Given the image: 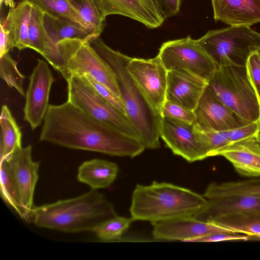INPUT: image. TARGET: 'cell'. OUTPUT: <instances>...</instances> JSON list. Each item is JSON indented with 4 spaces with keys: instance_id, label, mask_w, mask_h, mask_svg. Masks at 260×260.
Instances as JSON below:
<instances>
[{
    "instance_id": "f6af8a7d",
    "label": "cell",
    "mask_w": 260,
    "mask_h": 260,
    "mask_svg": "<svg viewBox=\"0 0 260 260\" xmlns=\"http://www.w3.org/2000/svg\"><path fill=\"white\" fill-rule=\"evenodd\" d=\"M25 1V0H19V1Z\"/></svg>"
},
{
    "instance_id": "7bdbcfd3",
    "label": "cell",
    "mask_w": 260,
    "mask_h": 260,
    "mask_svg": "<svg viewBox=\"0 0 260 260\" xmlns=\"http://www.w3.org/2000/svg\"><path fill=\"white\" fill-rule=\"evenodd\" d=\"M249 240H260V234L253 236H249Z\"/></svg>"
},
{
    "instance_id": "ffe728a7",
    "label": "cell",
    "mask_w": 260,
    "mask_h": 260,
    "mask_svg": "<svg viewBox=\"0 0 260 260\" xmlns=\"http://www.w3.org/2000/svg\"><path fill=\"white\" fill-rule=\"evenodd\" d=\"M260 210V194H241L207 199L205 206L193 216L209 222L229 213Z\"/></svg>"
},
{
    "instance_id": "7a4b0ae2",
    "label": "cell",
    "mask_w": 260,
    "mask_h": 260,
    "mask_svg": "<svg viewBox=\"0 0 260 260\" xmlns=\"http://www.w3.org/2000/svg\"><path fill=\"white\" fill-rule=\"evenodd\" d=\"M117 215L104 194L91 190L79 196L34 207L30 222L36 226L64 232H93L105 220Z\"/></svg>"
},
{
    "instance_id": "74e56055",
    "label": "cell",
    "mask_w": 260,
    "mask_h": 260,
    "mask_svg": "<svg viewBox=\"0 0 260 260\" xmlns=\"http://www.w3.org/2000/svg\"><path fill=\"white\" fill-rule=\"evenodd\" d=\"M257 132V122H252L246 125L227 131L228 139L230 143L255 137Z\"/></svg>"
},
{
    "instance_id": "2e32d148",
    "label": "cell",
    "mask_w": 260,
    "mask_h": 260,
    "mask_svg": "<svg viewBox=\"0 0 260 260\" xmlns=\"http://www.w3.org/2000/svg\"><path fill=\"white\" fill-rule=\"evenodd\" d=\"M152 236L157 240L190 242L193 239L216 232H233L211 222L193 216H185L152 223Z\"/></svg>"
},
{
    "instance_id": "ab89813d",
    "label": "cell",
    "mask_w": 260,
    "mask_h": 260,
    "mask_svg": "<svg viewBox=\"0 0 260 260\" xmlns=\"http://www.w3.org/2000/svg\"><path fill=\"white\" fill-rule=\"evenodd\" d=\"M13 49L10 39L3 22L0 23V57Z\"/></svg>"
},
{
    "instance_id": "d6986e66",
    "label": "cell",
    "mask_w": 260,
    "mask_h": 260,
    "mask_svg": "<svg viewBox=\"0 0 260 260\" xmlns=\"http://www.w3.org/2000/svg\"><path fill=\"white\" fill-rule=\"evenodd\" d=\"M213 18L229 26L260 23V0H211Z\"/></svg>"
},
{
    "instance_id": "3957f363",
    "label": "cell",
    "mask_w": 260,
    "mask_h": 260,
    "mask_svg": "<svg viewBox=\"0 0 260 260\" xmlns=\"http://www.w3.org/2000/svg\"><path fill=\"white\" fill-rule=\"evenodd\" d=\"M89 42L114 72L127 116L145 149L159 148L162 117L153 110L127 72L126 66L131 57L110 47L100 37Z\"/></svg>"
},
{
    "instance_id": "e0dca14e",
    "label": "cell",
    "mask_w": 260,
    "mask_h": 260,
    "mask_svg": "<svg viewBox=\"0 0 260 260\" xmlns=\"http://www.w3.org/2000/svg\"><path fill=\"white\" fill-rule=\"evenodd\" d=\"M215 156H222L241 176L260 177V142L252 137L231 143L219 150Z\"/></svg>"
},
{
    "instance_id": "d590c367",
    "label": "cell",
    "mask_w": 260,
    "mask_h": 260,
    "mask_svg": "<svg viewBox=\"0 0 260 260\" xmlns=\"http://www.w3.org/2000/svg\"><path fill=\"white\" fill-rule=\"evenodd\" d=\"M246 67L260 104V55L257 51L252 53L249 56Z\"/></svg>"
},
{
    "instance_id": "44dd1931",
    "label": "cell",
    "mask_w": 260,
    "mask_h": 260,
    "mask_svg": "<svg viewBox=\"0 0 260 260\" xmlns=\"http://www.w3.org/2000/svg\"><path fill=\"white\" fill-rule=\"evenodd\" d=\"M44 18L45 14L33 5L28 31L29 49L41 54L59 72L62 66L60 53L47 30Z\"/></svg>"
},
{
    "instance_id": "9a60e30c",
    "label": "cell",
    "mask_w": 260,
    "mask_h": 260,
    "mask_svg": "<svg viewBox=\"0 0 260 260\" xmlns=\"http://www.w3.org/2000/svg\"><path fill=\"white\" fill-rule=\"evenodd\" d=\"M102 16L120 15L141 23L148 28L160 26L165 19L153 0H93Z\"/></svg>"
},
{
    "instance_id": "4316f807",
    "label": "cell",
    "mask_w": 260,
    "mask_h": 260,
    "mask_svg": "<svg viewBox=\"0 0 260 260\" xmlns=\"http://www.w3.org/2000/svg\"><path fill=\"white\" fill-rule=\"evenodd\" d=\"M241 194H260V177L238 181L212 182L203 196L206 199Z\"/></svg>"
},
{
    "instance_id": "4fadbf2b",
    "label": "cell",
    "mask_w": 260,
    "mask_h": 260,
    "mask_svg": "<svg viewBox=\"0 0 260 260\" xmlns=\"http://www.w3.org/2000/svg\"><path fill=\"white\" fill-rule=\"evenodd\" d=\"M9 171L18 192L21 206L28 222L34 208V196L39 179L40 162L32 156V147L29 145L16 152L6 160Z\"/></svg>"
},
{
    "instance_id": "5b68a950",
    "label": "cell",
    "mask_w": 260,
    "mask_h": 260,
    "mask_svg": "<svg viewBox=\"0 0 260 260\" xmlns=\"http://www.w3.org/2000/svg\"><path fill=\"white\" fill-rule=\"evenodd\" d=\"M208 88L223 104L243 119L257 122L260 104L246 66L219 67L208 82Z\"/></svg>"
},
{
    "instance_id": "d4e9b609",
    "label": "cell",
    "mask_w": 260,
    "mask_h": 260,
    "mask_svg": "<svg viewBox=\"0 0 260 260\" xmlns=\"http://www.w3.org/2000/svg\"><path fill=\"white\" fill-rule=\"evenodd\" d=\"M209 222L247 236L260 234V210L229 213Z\"/></svg>"
},
{
    "instance_id": "7402d4cb",
    "label": "cell",
    "mask_w": 260,
    "mask_h": 260,
    "mask_svg": "<svg viewBox=\"0 0 260 260\" xmlns=\"http://www.w3.org/2000/svg\"><path fill=\"white\" fill-rule=\"evenodd\" d=\"M32 8L33 5L29 0L20 1L10 9L5 19H1L13 49L16 48L21 51L29 48L28 31Z\"/></svg>"
},
{
    "instance_id": "277c9868",
    "label": "cell",
    "mask_w": 260,
    "mask_h": 260,
    "mask_svg": "<svg viewBox=\"0 0 260 260\" xmlns=\"http://www.w3.org/2000/svg\"><path fill=\"white\" fill-rule=\"evenodd\" d=\"M207 199L188 188L165 182L137 184L129 208L134 220L152 223L194 216L206 205Z\"/></svg>"
},
{
    "instance_id": "83f0119b",
    "label": "cell",
    "mask_w": 260,
    "mask_h": 260,
    "mask_svg": "<svg viewBox=\"0 0 260 260\" xmlns=\"http://www.w3.org/2000/svg\"><path fill=\"white\" fill-rule=\"evenodd\" d=\"M78 13L87 29L95 38L100 37L105 19L102 16L93 0H67Z\"/></svg>"
},
{
    "instance_id": "8fae6325",
    "label": "cell",
    "mask_w": 260,
    "mask_h": 260,
    "mask_svg": "<svg viewBox=\"0 0 260 260\" xmlns=\"http://www.w3.org/2000/svg\"><path fill=\"white\" fill-rule=\"evenodd\" d=\"M54 78L48 63L41 59L29 77L23 108L24 119L32 130L43 122L47 113L50 90Z\"/></svg>"
},
{
    "instance_id": "9c48e42d",
    "label": "cell",
    "mask_w": 260,
    "mask_h": 260,
    "mask_svg": "<svg viewBox=\"0 0 260 260\" xmlns=\"http://www.w3.org/2000/svg\"><path fill=\"white\" fill-rule=\"evenodd\" d=\"M157 55L167 71L186 72L207 83L217 69L198 40L190 36L164 42Z\"/></svg>"
},
{
    "instance_id": "e575fe53",
    "label": "cell",
    "mask_w": 260,
    "mask_h": 260,
    "mask_svg": "<svg viewBox=\"0 0 260 260\" xmlns=\"http://www.w3.org/2000/svg\"><path fill=\"white\" fill-rule=\"evenodd\" d=\"M80 76H83L85 80L105 100L110 103L121 113L127 116L124 104L120 97L117 95L109 88L96 80L89 75L84 74Z\"/></svg>"
},
{
    "instance_id": "1f68e13d",
    "label": "cell",
    "mask_w": 260,
    "mask_h": 260,
    "mask_svg": "<svg viewBox=\"0 0 260 260\" xmlns=\"http://www.w3.org/2000/svg\"><path fill=\"white\" fill-rule=\"evenodd\" d=\"M0 76L10 87L15 89L21 95H25L23 88L25 77L19 71L17 62L9 52L0 57Z\"/></svg>"
},
{
    "instance_id": "836d02e7",
    "label": "cell",
    "mask_w": 260,
    "mask_h": 260,
    "mask_svg": "<svg viewBox=\"0 0 260 260\" xmlns=\"http://www.w3.org/2000/svg\"><path fill=\"white\" fill-rule=\"evenodd\" d=\"M162 117L177 119L191 124H195L194 112L177 103L166 100L161 111Z\"/></svg>"
},
{
    "instance_id": "8992f818",
    "label": "cell",
    "mask_w": 260,
    "mask_h": 260,
    "mask_svg": "<svg viewBox=\"0 0 260 260\" xmlns=\"http://www.w3.org/2000/svg\"><path fill=\"white\" fill-rule=\"evenodd\" d=\"M197 40L217 68L246 66L249 56L260 49V34L247 26L210 30Z\"/></svg>"
},
{
    "instance_id": "7c38bea8",
    "label": "cell",
    "mask_w": 260,
    "mask_h": 260,
    "mask_svg": "<svg viewBox=\"0 0 260 260\" xmlns=\"http://www.w3.org/2000/svg\"><path fill=\"white\" fill-rule=\"evenodd\" d=\"M159 135L174 154L181 156L189 162L207 158L197 136L194 124L162 117Z\"/></svg>"
},
{
    "instance_id": "5bb4252c",
    "label": "cell",
    "mask_w": 260,
    "mask_h": 260,
    "mask_svg": "<svg viewBox=\"0 0 260 260\" xmlns=\"http://www.w3.org/2000/svg\"><path fill=\"white\" fill-rule=\"evenodd\" d=\"M193 112L195 125L205 130L227 131L252 122L243 119L220 102L207 86Z\"/></svg>"
},
{
    "instance_id": "6da1fadb",
    "label": "cell",
    "mask_w": 260,
    "mask_h": 260,
    "mask_svg": "<svg viewBox=\"0 0 260 260\" xmlns=\"http://www.w3.org/2000/svg\"><path fill=\"white\" fill-rule=\"evenodd\" d=\"M40 141L63 147L135 157L145 148L141 141L91 117L69 101L50 105Z\"/></svg>"
},
{
    "instance_id": "52a82bcc",
    "label": "cell",
    "mask_w": 260,
    "mask_h": 260,
    "mask_svg": "<svg viewBox=\"0 0 260 260\" xmlns=\"http://www.w3.org/2000/svg\"><path fill=\"white\" fill-rule=\"evenodd\" d=\"M57 46L62 60L59 72L66 81L73 76L88 74L120 97L114 72L89 42L68 39Z\"/></svg>"
},
{
    "instance_id": "484cf974",
    "label": "cell",
    "mask_w": 260,
    "mask_h": 260,
    "mask_svg": "<svg viewBox=\"0 0 260 260\" xmlns=\"http://www.w3.org/2000/svg\"><path fill=\"white\" fill-rule=\"evenodd\" d=\"M44 22L47 31L56 45L68 39H80L89 42L95 38L87 29L67 19L45 14Z\"/></svg>"
},
{
    "instance_id": "ac0fdd59",
    "label": "cell",
    "mask_w": 260,
    "mask_h": 260,
    "mask_svg": "<svg viewBox=\"0 0 260 260\" xmlns=\"http://www.w3.org/2000/svg\"><path fill=\"white\" fill-rule=\"evenodd\" d=\"M208 83L189 73L168 71L167 100L194 111Z\"/></svg>"
},
{
    "instance_id": "30bf717a",
    "label": "cell",
    "mask_w": 260,
    "mask_h": 260,
    "mask_svg": "<svg viewBox=\"0 0 260 260\" xmlns=\"http://www.w3.org/2000/svg\"><path fill=\"white\" fill-rule=\"evenodd\" d=\"M126 69L150 106L161 115L167 100L168 71L159 57H131Z\"/></svg>"
},
{
    "instance_id": "d6a6232c",
    "label": "cell",
    "mask_w": 260,
    "mask_h": 260,
    "mask_svg": "<svg viewBox=\"0 0 260 260\" xmlns=\"http://www.w3.org/2000/svg\"><path fill=\"white\" fill-rule=\"evenodd\" d=\"M197 136L207 157L215 156L220 149L230 144L226 131H214L203 129L194 124Z\"/></svg>"
},
{
    "instance_id": "b9f144b4",
    "label": "cell",
    "mask_w": 260,
    "mask_h": 260,
    "mask_svg": "<svg viewBox=\"0 0 260 260\" xmlns=\"http://www.w3.org/2000/svg\"><path fill=\"white\" fill-rule=\"evenodd\" d=\"M257 132L256 136V138L258 141L260 142V109L258 119L257 121Z\"/></svg>"
},
{
    "instance_id": "60d3db41",
    "label": "cell",
    "mask_w": 260,
    "mask_h": 260,
    "mask_svg": "<svg viewBox=\"0 0 260 260\" xmlns=\"http://www.w3.org/2000/svg\"><path fill=\"white\" fill-rule=\"evenodd\" d=\"M3 3L6 6L10 8V9L13 8L16 6L14 0H0L1 7Z\"/></svg>"
},
{
    "instance_id": "f35d334b",
    "label": "cell",
    "mask_w": 260,
    "mask_h": 260,
    "mask_svg": "<svg viewBox=\"0 0 260 260\" xmlns=\"http://www.w3.org/2000/svg\"><path fill=\"white\" fill-rule=\"evenodd\" d=\"M166 19L176 15L180 11L181 0H153Z\"/></svg>"
},
{
    "instance_id": "cb8c5ba5",
    "label": "cell",
    "mask_w": 260,
    "mask_h": 260,
    "mask_svg": "<svg viewBox=\"0 0 260 260\" xmlns=\"http://www.w3.org/2000/svg\"><path fill=\"white\" fill-rule=\"evenodd\" d=\"M1 160H9L22 147V133L9 108L3 105L0 117Z\"/></svg>"
},
{
    "instance_id": "ee69618b",
    "label": "cell",
    "mask_w": 260,
    "mask_h": 260,
    "mask_svg": "<svg viewBox=\"0 0 260 260\" xmlns=\"http://www.w3.org/2000/svg\"><path fill=\"white\" fill-rule=\"evenodd\" d=\"M257 52H258V53H259V54L260 55V49Z\"/></svg>"
},
{
    "instance_id": "8d00e7d4",
    "label": "cell",
    "mask_w": 260,
    "mask_h": 260,
    "mask_svg": "<svg viewBox=\"0 0 260 260\" xmlns=\"http://www.w3.org/2000/svg\"><path fill=\"white\" fill-rule=\"evenodd\" d=\"M249 236L235 232H216L192 239V242H212L224 241H247Z\"/></svg>"
},
{
    "instance_id": "ba28073f",
    "label": "cell",
    "mask_w": 260,
    "mask_h": 260,
    "mask_svg": "<svg viewBox=\"0 0 260 260\" xmlns=\"http://www.w3.org/2000/svg\"><path fill=\"white\" fill-rule=\"evenodd\" d=\"M67 83L68 101L99 121L141 141L128 117L101 96L83 76H73Z\"/></svg>"
},
{
    "instance_id": "603a6c76",
    "label": "cell",
    "mask_w": 260,
    "mask_h": 260,
    "mask_svg": "<svg viewBox=\"0 0 260 260\" xmlns=\"http://www.w3.org/2000/svg\"><path fill=\"white\" fill-rule=\"evenodd\" d=\"M117 165L112 161L95 158L84 161L79 167L77 178L91 189L98 190L110 186L116 179Z\"/></svg>"
},
{
    "instance_id": "f1b7e54d",
    "label": "cell",
    "mask_w": 260,
    "mask_h": 260,
    "mask_svg": "<svg viewBox=\"0 0 260 260\" xmlns=\"http://www.w3.org/2000/svg\"><path fill=\"white\" fill-rule=\"evenodd\" d=\"M1 196L4 201L12 208L19 216L28 222L21 206L18 190L9 170L6 160H1Z\"/></svg>"
},
{
    "instance_id": "f546056e",
    "label": "cell",
    "mask_w": 260,
    "mask_h": 260,
    "mask_svg": "<svg viewBox=\"0 0 260 260\" xmlns=\"http://www.w3.org/2000/svg\"><path fill=\"white\" fill-rule=\"evenodd\" d=\"M29 1L32 5L39 8L45 15L70 20L87 29L80 15L67 0Z\"/></svg>"
},
{
    "instance_id": "4dcf8cb0",
    "label": "cell",
    "mask_w": 260,
    "mask_h": 260,
    "mask_svg": "<svg viewBox=\"0 0 260 260\" xmlns=\"http://www.w3.org/2000/svg\"><path fill=\"white\" fill-rule=\"evenodd\" d=\"M133 221L131 217L117 215L100 224L93 232L102 241H114L120 239Z\"/></svg>"
}]
</instances>
